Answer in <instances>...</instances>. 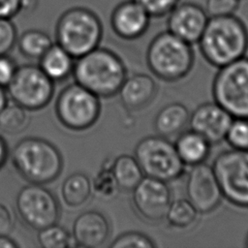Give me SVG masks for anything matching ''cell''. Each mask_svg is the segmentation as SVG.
<instances>
[{"label":"cell","mask_w":248,"mask_h":248,"mask_svg":"<svg viewBox=\"0 0 248 248\" xmlns=\"http://www.w3.org/2000/svg\"><path fill=\"white\" fill-rule=\"evenodd\" d=\"M198 44L203 58L221 68L245 56L248 30L235 15L209 17Z\"/></svg>","instance_id":"1"},{"label":"cell","mask_w":248,"mask_h":248,"mask_svg":"<svg viewBox=\"0 0 248 248\" xmlns=\"http://www.w3.org/2000/svg\"><path fill=\"white\" fill-rule=\"evenodd\" d=\"M72 72L77 83L100 98L116 95L127 78L121 58L113 51L99 46L77 58Z\"/></svg>","instance_id":"2"},{"label":"cell","mask_w":248,"mask_h":248,"mask_svg":"<svg viewBox=\"0 0 248 248\" xmlns=\"http://www.w3.org/2000/svg\"><path fill=\"white\" fill-rule=\"evenodd\" d=\"M12 163L29 183L45 185L55 180L63 170V157L48 140L29 137L20 140L12 150Z\"/></svg>","instance_id":"3"},{"label":"cell","mask_w":248,"mask_h":248,"mask_svg":"<svg viewBox=\"0 0 248 248\" xmlns=\"http://www.w3.org/2000/svg\"><path fill=\"white\" fill-rule=\"evenodd\" d=\"M103 37V24L92 10L76 6L64 11L55 25L56 44L73 58H78L98 47Z\"/></svg>","instance_id":"4"},{"label":"cell","mask_w":248,"mask_h":248,"mask_svg":"<svg viewBox=\"0 0 248 248\" xmlns=\"http://www.w3.org/2000/svg\"><path fill=\"white\" fill-rule=\"evenodd\" d=\"M145 58L151 73L168 82L182 79L194 65V51L191 44L168 30L160 32L151 40Z\"/></svg>","instance_id":"5"},{"label":"cell","mask_w":248,"mask_h":248,"mask_svg":"<svg viewBox=\"0 0 248 248\" xmlns=\"http://www.w3.org/2000/svg\"><path fill=\"white\" fill-rule=\"evenodd\" d=\"M134 157L144 176L165 182L178 179L185 170V164L180 159L174 143L159 135L141 139L135 147Z\"/></svg>","instance_id":"6"},{"label":"cell","mask_w":248,"mask_h":248,"mask_svg":"<svg viewBox=\"0 0 248 248\" xmlns=\"http://www.w3.org/2000/svg\"><path fill=\"white\" fill-rule=\"evenodd\" d=\"M212 96L232 118L248 119V57L219 68L212 83Z\"/></svg>","instance_id":"7"},{"label":"cell","mask_w":248,"mask_h":248,"mask_svg":"<svg viewBox=\"0 0 248 248\" xmlns=\"http://www.w3.org/2000/svg\"><path fill=\"white\" fill-rule=\"evenodd\" d=\"M54 108L59 122L73 131L92 127L101 113L100 97L76 81L62 89Z\"/></svg>","instance_id":"8"},{"label":"cell","mask_w":248,"mask_h":248,"mask_svg":"<svg viewBox=\"0 0 248 248\" xmlns=\"http://www.w3.org/2000/svg\"><path fill=\"white\" fill-rule=\"evenodd\" d=\"M212 169L223 198L238 207H248V150L231 148L219 153Z\"/></svg>","instance_id":"9"},{"label":"cell","mask_w":248,"mask_h":248,"mask_svg":"<svg viewBox=\"0 0 248 248\" xmlns=\"http://www.w3.org/2000/svg\"><path fill=\"white\" fill-rule=\"evenodd\" d=\"M7 94L12 101L28 110L45 108L52 99L54 81L37 65L25 64L16 68Z\"/></svg>","instance_id":"10"},{"label":"cell","mask_w":248,"mask_h":248,"mask_svg":"<svg viewBox=\"0 0 248 248\" xmlns=\"http://www.w3.org/2000/svg\"><path fill=\"white\" fill-rule=\"evenodd\" d=\"M17 213L34 230H42L57 223L60 206L54 195L44 185L29 183L22 187L16 199Z\"/></svg>","instance_id":"11"},{"label":"cell","mask_w":248,"mask_h":248,"mask_svg":"<svg viewBox=\"0 0 248 248\" xmlns=\"http://www.w3.org/2000/svg\"><path fill=\"white\" fill-rule=\"evenodd\" d=\"M187 200L200 214H207L218 208L223 194L212 166L202 163L192 166L186 180Z\"/></svg>","instance_id":"12"},{"label":"cell","mask_w":248,"mask_h":248,"mask_svg":"<svg viewBox=\"0 0 248 248\" xmlns=\"http://www.w3.org/2000/svg\"><path fill=\"white\" fill-rule=\"evenodd\" d=\"M132 193L134 208L142 219L150 223L166 219L172 201L168 182L144 176Z\"/></svg>","instance_id":"13"},{"label":"cell","mask_w":248,"mask_h":248,"mask_svg":"<svg viewBox=\"0 0 248 248\" xmlns=\"http://www.w3.org/2000/svg\"><path fill=\"white\" fill-rule=\"evenodd\" d=\"M167 16V30L191 45L198 43L209 18L203 6L190 1L179 2Z\"/></svg>","instance_id":"14"},{"label":"cell","mask_w":248,"mask_h":248,"mask_svg":"<svg viewBox=\"0 0 248 248\" xmlns=\"http://www.w3.org/2000/svg\"><path fill=\"white\" fill-rule=\"evenodd\" d=\"M232 115L216 102L203 103L190 114V129L199 133L211 144L225 140L229 127L232 121Z\"/></svg>","instance_id":"15"},{"label":"cell","mask_w":248,"mask_h":248,"mask_svg":"<svg viewBox=\"0 0 248 248\" xmlns=\"http://www.w3.org/2000/svg\"><path fill=\"white\" fill-rule=\"evenodd\" d=\"M150 15L135 0H124L117 4L110 15L112 31L121 39L136 40L148 29Z\"/></svg>","instance_id":"16"},{"label":"cell","mask_w":248,"mask_h":248,"mask_svg":"<svg viewBox=\"0 0 248 248\" xmlns=\"http://www.w3.org/2000/svg\"><path fill=\"white\" fill-rule=\"evenodd\" d=\"M110 227L107 217L97 210L79 214L74 222L72 236L77 247L97 248L108 239Z\"/></svg>","instance_id":"17"},{"label":"cell","mask_w":248,"mask_h":248,"mask_svg":"<svg viewBox=\"0 0 248 248\" xmlns=\"http://www.w3.org/2000/svg\"><path fill=\"white\" fill-rule=\"evenodd\" d=\"M155 80L146 74H135L127 77L118 94L123 107L130 111L146 108L157 94Z\"/></svg>","instance_id":"18"},{"label":"cell","mask_w":248,"mask_h":248,"mask_svg":"<svg viewBox=\"0 0 248 248\" xmlns=\"http://www.w3.org/2000/svg\"><path fill=\"white\" fill-rule=\"evenodd\" d=\"M176 151L185 166L204 163L210 154L211 143L192 129L181 132L175 142Z\"/></svg>","instance_id":"19"},{"label":"cell","mask_w":248,"mask_h":248,"mask_svg":"<svg viewBox=\"0 0 248 248\" xmlns=\"http://www.w3.org/2000/svg\"><path fill=\"white\" fill-rule=\"evenodd\" d=\"M190 112L181 103H170L163 107L154 118L157 135L170 138L179 135L189 123Z\"/></svg>","instance_id":"20"},{"label":"cell","mask_w":248,"mask_h":248,"mask_svg":"<svg viewBox=\"0 0 248 248\" xmlns=\"http://www.w3.org/2000/svg\"><path fill=\"white\" fill-rule=\"evenodd\" d=\"M74 58L59 45L53 44L40 58V67L54 81L66 78L74 67Z\"/></svg>","instance_id":"21"},{"label":"cell","mask_w":248,"mask_h":248,"mask_svg":"<svg viewBox=\"0 0 248 248\" xmlns=\"http://www.w3.org/2000/svg\"><path fill=\"white\" fill-rule=\"evenodd\" d=\"M111 170L118 188L126 192H132L144 177L136 158L127 154L112 160Z\"/></svg>","instance_id":"22"},{"label":"cell","mask_w":248,"mask_h":248,"mask_svg":"<svg viewBox=\"0 0 248 248\" xmlns=\"http://www.w3.org/2000/svg\"><path fill=\"white\" fill-rule=\"evenodd\" d=\"M91 194V180L82 172L69 175L61 186V198L64 203L70 207L80 206L89 199Z\"/></svg>","instance_id":"23"},{"label":"cell","mask_w":248,"mask_h":248,"mask_svg":"<svg viewBox=\"0 0 248 248\" xmlns=\"http://www.w3.org/2000/svg\"><path fill=\"white\" fill-rule=\"evenodd\" d=\"M20 53L31 59H40L53 45L50 36L43 30L29 29L21 33L16 41Z\"/></svg>","instance_id":"24"},{"label":"cell","mask_w":248,"mask_h":248,"mask_svg":"<svg viewBox=\"0 0 248 248\" xmlns=\"http://www.w3.org/2000/svg\"><path fill=\"white\" fill-rule=\"evenodd\" d=\"M29 110L12 103L0 110V131L8 135H17L23 132L30 124Z\"/></svg>","instance_id":"25"},{"label":"cell","mask_w":248,"mask_h":248,"mask_svg":"<svg viewBox=\"0 0 248 248\" xmlns=\"http://www.w3.org/2000/svg\"><path fill=\"white\" fill-rule=\"evenodd\" d=\"M198 215L199 212L188 200L179 199L171 201L166 220L173 228L187 229L197 222Z\"/></svg>","instance_id":"26"},{"label":"cell","mask_w":248,"mask_h":248,"mask_svg":"<svg viewBox=\"0 0 248 248\" xmlns=\"http://www.w3.org/2000/svg\"><path fill=\"white\" fill-rule=\"evenodd\" d=\"M37 238L44 248L77 247L72 234L57 223L39 230Z\"/></svg>","instance_id":"27"},{"label":"cell","mask_w":248,"mask_h":248,"mask_svg":"<svg viewBox=\"0 0 248 248\" xmlns=\"http://www.w3.org/2000/svg\"><path fill=\"white\" fill-rule=\"evenodd\" d=\"M91 184L92 193H94L96 196L103 199L112 198L119 188L111 170V164L110 166L105 165L99 170V172H97L94 179L91 180Z\"/></svg>","instance_id":"28"},{"label":"cell","mask_w":248,"mask_h":248,"mask_svg":"<svg viewBox=\"0 0 248 248\" xmlns=\"http://www.w3.org/2000/svg\"><path fill=\"white\" fill-rule=\"evenodd\" d=\"M225 140L232 148L248 150V119L233 118Z\"/></svg>","instance_id":"29"},{"label":"cell","mask_w":248,"mask_h":248,"mask_svg":"<svg viewBox=\"0 0 248 248\" xmlns=\"http://www.w3.org/2000/svg\"><path fill=\"white\" fill-rule=\"evenodd\" d=\"M109 246L112 248H154L156 244L144 233L127 232L118 235Z\"/></svg>","instance_id":"30"},{"label":"cell","mask_w":248,"mask_h":248,"mask_svg":"<svg viewBox=\"0 0 248 248\" xmlns=\"http://www.w3.org/2000/svg\"><path fill=\"white\" fill-rule=\"evenodd\" d=\"M17 31L12 18L0 17V55L8 54L16 45Z\"/></svg>","instance_id":"31"},{"label":"cell","mask_w":248,"mask_h":248,"mask_svg":"<svg viewBox=\"0 0 248 248\" xmlns=\"http://www.w3.org/2000/svg\"><path fill=\"white\" fill-rule=\"evenodd\" d=\"M240 0H205L203 6L209 17L234 15L238 10Z\"/></svg>","instance_id":"32"},{"label":"cell","mask_w":248,"mask_h":248,"mask_svg":"<svg viewBox=\"0 0 248 248\" xmlns=\"http://www.w3.org/2000/svg\"><path fill=\"white\" fill-rule=\"evenodd\" d=\"M151 17L160 18L167 16L180 0H135Z\"/></svg>","instance_id":"33"},{"label":"cell","mask_w":248,"mask_h":248,"mask_svg":"<svg viewBox=\"0 0 248 248\" xmlns=\"http://www.w3.org/2000/svg\"><path fill=\"white\" fill-rule=\"evenodd\" d=\"M16 66L14 60L9 57L7 54L0 55V85L3 87H7V85L11 82L14 78Z\"/></svg>","instance_id":"34"},{"label":"cell","mask_w":248,"mask_h":248,"mask_svg":"<svg viewBox=\"0 0 248 248\" xmlns=\"http://www.w3.org/2000/svg\"><path fill=\"white\" fill-rule=\"evenodd\" d=\"M15 227V217L11 209L0 202V234L9 235Z\"/></svg>","instance_id":"35"},{"label":"cell","mask_w":248,"mask_h":248,"mask_svg":"<svg viewBox=\"0 0 248 248\" xmlns=\"http://www.w3.org/2000/svg\"><path fill=\"white\" fill-rule=\"evenodd\" d=\"M23 0H0V17L13 18L22 12Z\"/></svg>","instance_id":"36"},{"label":"cell","mask_w":248,"mask_h":248,"mask_svg":"<svg viewBox=\"0 0 248 248\" xmlns=\"http://www.w3.org/2000/svg\"><path fill=\"white\" fill-rule=\"evenodd\" d=\"M8 158V145L5 140L0 136V169L5 165Z\"/></svg>","instance_id":"37"},{"label":"cell","mask_w":248,"mask_h":248,"mask_svg":"<svg viewBox=\"0 0 248 248\" xmlns=\"http://www.w3.org/2000/svg\"><path fill=\"white\" fill-rule=\"evenodd\" d=\"M17 243L9 235L0 234V248H16Z\"/></svg>","instance_id":"38"},{"label":"cell","mask_w":248,"mask_h":248,"mask_svg":"<svg viewBox=\"0 0 248 248\" xmlns=\"http://www.w3.org/2000/svg\"><path fill=\"white\" fill-rule=\"evenodd\" d=\"M8 104V94L5 87L0 85V110Z\"/></svg>","instance_id":"39"},{"label":"cell","mask_w":248,"mask_h":248,"mask_svg":"<svg viewBox=\"0 0 248 248\" xmlns=\"http://www.w3.org/2000/svg\"><path fill=\"white\" fill-rule=\"evenodd\" d=\"M244 245L248 248V232L246 234V237H245V242H244Z\"/></svg>","instance_id":"40"}]
</instances>
